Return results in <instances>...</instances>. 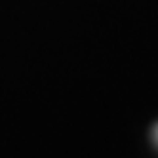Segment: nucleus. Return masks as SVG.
I'll return each instance as SVG.
<instances>
[{"instance_id":"nucleus-1","label":"nucleus","mask_w":158,"mask_h":158,"mask_svg":"<svg viewBox=\"0 0 158 158\" xmlns=\"http://www.w3.org/2000/svg\"><path fill=\"white\" fill-rule=\"evenodd\" d=\"M152 141H154V145L158 147V124L152 128Z\"/></svg>"}]
</instances>
